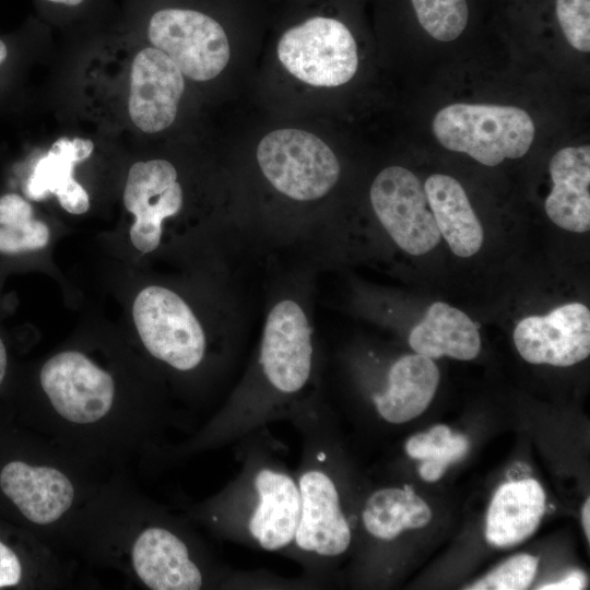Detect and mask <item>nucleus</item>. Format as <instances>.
Segmentation results:
<instances>
[{
	"label": "nucleus",
	"instance_id": "obj_12",
	"mask_svg": "<svg viewBox=\"0 0 590 590\" xmlns=\"http://www.w3.org/2000/svg\"><path fill=\"white\" fill-rule=\"evenodd\" d=\"M514 342L531 364L575 365L590 353V311L581 303H570L545 316L526 317L514 330Z\"/></svg>",
	"mask_w": 590,
	"mask_h": 590
},
{
	"label": "nucleus",
	"instance_id": "obj_7",
	"mask_svg": "<svg viewBox=\"0 0 590 590\" xmlns=\"http://www.w3.org/2000/svg\"><path fill=\"white\" fill-rule=\"evenodd\" d=\"M257 161L278 192L299 202L321 199L340 177L332 150L315 134L298 129L267 134L257 148Z\"/></svg>",
	"mask_w": 590,
	"mask_h": 590
},
{
	"label": "nucleus",
	"instance_id": "obj_19",
	"mask_svg": "<svg viewBox=\"0 0 590 590\" xmlns=\"http://www.w3.org/2000/svg\"><path fill=\"white\" fill-rule=\"evenodd\" d=\"M93 150L94 143L90 139H58L35 165L26 185L28 197L40 200L54 193L67 212L75 215L87 212L90 198L83 186L73 178V167L75 163L86 160Z\"/></svg>",
	"mask_w": 590,
	"mask_h": 590
},
{
	"label": "nucleus",
	"instance_id": "obj_22",
	"mask_svg": "<svg viewBox=\"0 0 590 590\" xmlns=\"http://www.w3.org/2000/svg\"><path fill=\"white\" fill-rule=\"evenodd\" d=\"M432 519L428 505L410 485L381 487L365 497L357 519L376 542H393L403 531L423 528Z\"/></svg>",
	"mask_w": 590,
	"mask_h": 590
},
{
	"label": "nucleus",
	"instance_id": "obj_6",
	"mask_svg": "<svg viewBox=\"0 0 590 590\" xmlns=\"http://www.w3.org/2000/svg\"><path fill=\"white\" fill-rule=\"evenodd\" d=\"M146 35L182 74L209 81L220 74L231 50L222 23L208 11L184 4H164L149 15Z\"/></svg>",
	"mask_w": 590,
	"mask_h": 590
},
{
	"label": "nucleus",
	"instance_id": "obj_9",
	"mask_svg": "<svg viewBox=\"0 0 590 590\" xmlns=\"http://www.w3.org/2000/svg\"><path fill=\"white\" fill-rule=\"evenodd\" d=\"M373 210L390 238L405 252L422 256L440 241L424 187L409 169L390 166L374 179Z\"/></svg>",
	"mask_w": 590,
	"mask_h": 590
},
{
	"label": "nucleus",
	"instance_id": "obj_18",
	"mask_svg": "<svg viewBox=\"0 0 590 590\" xmlns=\"http://www.w3.org/2000/svg\"><path fill=\"white\" fill-rule=\"evenodd\" d=\"M545 510V494L534 479L507 482L494 494L486 518V540L514 546L534 533Z\"/></svg>",
	"mask_w": 590,
	"mask_h": 590
},
{
	"label": "nucleus",
	"instance_id": "obj_24",
	"mask_svg": "<svg viewBox=\"0 0 590 590\" xmlns=\"http://www.w3.org/2000/svg\"><path fill=\"white\" fill-rule=\"evenodd\" d=\"M468 448L467 438L453 434L446 425H436L426 433L415 434L405 442L408 456L423 460L420 475L426 482L439 480L449 464L464 457Z\"/></svg>",
	"mask_w": 590,
	"mask_h": 590
},
{
	"label": "nucleus",
	"instance_id": "obj_33",
	"mask_svg": "<svg viewBox=\"0 0 590 590\" xmlns=\"http://www.w3.org/2000/svg\"><path fill=\"white\" fill-rule=\"evenodd\" d=\"M8 57V46L3 39L0 38V66L5 61Z\"/></svg>",
	"mask_w": 590,
	"mask_h": 590
},
{
	"label": "nucleus",
	"instance_id": "obj_14",
	"mask_svg": "<svg viewBox=\"0 0 590 590\" xmlns=\"http://www.w3.org/2000/svg\"><path fill=\"white\" fill-rule=\"evenodd\" d=\"M134 571L153 590H199L205 575L192 558L188 544L165 527H149L131 552Z\"/></svg>",
	"mask_w": 590,
	"mask_h": 590
},
{
	"label": "nucleus",
	"instance_id": "obj_2",
	"mask_svg": "<svg viewBox=\"0 0 590 590\" xmlns=\"http://www.w3.org/2000/svg\"><path fill=\"white\" fill-rule=\"evenodd\" d=\"M316 376L308 315L296 299L281 298L268 311L256 355L213 420L209 440L214 446L237 442L272 422L285 421L291 408L316 390Z\"/></svg>",
	"mask_w": 590,
	"mask_h": 590
},
{
	"label": "nucleus",
	"instance_id": "obj_15",
	"mask_svg": "<svg viewBox=\"0 0 590 590\" xmlns=\"http://www.w3.org/2000/svg\"><path fill=\"white\" fill-rule=\"evenodd\" d=\"M0 487L22 515L37 524L58 520L72 505L74 488L59 470L11 461L0 472Z\"/></svg>",
	"mask_w": 590,
	"mask_h": 590
},
{
	"label": "nucleus",
	"instance_id": "obj_26",
	"mask_svg": "<svg viewBox=\"0 0 590 590\" xmlns=\"http://www.w3.org/2000/svg\"><path fill=\"white\" fill-rule=\"evenodd\" d=\"M539 559L529 554L510 557L484 578L475 581L470 590H523L534 579Z\"/></svg>",
	"mask_w": 590,
	"mask_h": 590
},
{
	"label": "nucleus",
	"instance_id": "obj_10",
	"mask_svg": "<svg viewBox=\"0 0 590 590\" xmlns=\"http://www.w3.org/2000/svg\"><path fill=\"white\" fill-rule=\"evenodd\" d=\"M39 380L55 411L69 422H97L113 406L111 375L79 351H62L51 356L43 365Z\"/></svg>",
	"mask_w": 590,
	"mask_h": 590
},
{
	"label": "nucleus",
	"instance_id": "obj_3",
	"mask_svg": "<svg viewBox=\"0 0 590 590\" xmlns=\"http://www.w3.org/2000/svg\"><path fill=\"white\" fill-rule=\"evenodd\" d=\"M237 442L240 469L210 504V521L232 543L284 554L300 515L294 472L279 456L280 445L267 427Z\"/></svg>",
	"mask_w": 590,
	"mask_h": 590
},
{
	"label": "nucleus",
	"instance_id": "obj_11",
	"mask_svg": "<svg viewBox=\"0 0 590 590\" xmlns=\"http://www.w3.org/2000/svg\"><path fill=\"white\" fill-rule=\"evenodd\" d=\"M184 192L175 166L166 160L134 163L128 173L125 208L134 216L129 236L142 252L155 251L164 233V221L179 213Z\"/></svg>",
	"mask_w": 590,
	"mask_h": 590
},
{
	"label": "nucleus",
	"instance_id": "obj_16",
	"mask_svg": "<svg viewBox=\"0 0 590 590\" xmlns=\"http://www.w3.org/2000/svg\"><path fill=\"white\" fill-rule=\"evenodd\" d=\"M439 382L434 361L409 354L394 361L381 390L370 394L377 415L392 425L404 424L421 415L432 402Z\"/></svg>",
	"mask_w": 590,
	"mask_h": 590
},
{
	"label": "nucleus",
	"instance_id": "obj_4",
	"mask_svg": "<svg viewBox=\"0 0 590 590\" xmlns=\"http://www.w3.org/2000/svg\"><path fill=\"white\" fill-rule=\"evenodd\" d=\"M433 131L444 148L496 166L505 158L523 156L535 129L529 114L519 107L456 103L436 114Z\"/></svg>",
	"mask_w": 590,
	"mask_h": 590
},
{
	"label": "nucleus",
	"instance_id": "obj_17",
	"mask_svg": "<svg viewBox=\"0 0 590 590\" xmlns=\"http://www.w3.org/2000/svg\"><path fill=\"white\" fill-rule=\"evenodd\" d=\"M553 187L545 200L551 221L569 232L590 228V146H568L550 162Z\"/></svg>",
	"mask_w": 590,
	"mask_h": 590
},
{
	"label": "nucleus",
	"instance_id": "obj_30",
	"mask_svg": "<svg viewBox=\"0 0 590 590\" xmlns=\"http://www.w3.org/2000/svg\"><path fill=\"white\" fill-rule=\"evenodd\" d=\"M47 5H54L58 8H63L67 10H76L86 4L88 0H40Z\"/></svg>",
	"mask_w": 590,
	"mask_h": 590
},
{
	"label": "nucleus",
	"instance_id": "obj_13",
	"mask_svg": "<svg viewBox=\"0 0 590 590\" xmlns=\"http://www.w3.org/2000/svg\"><path fill=\"white\" fill-rule=\"evenodd\" d=\"M184 88V74L166 54L153 47L140 50L130 73L132 122L146 133L166 129L176 118Z\"/></svg>",
	"mask_w": 590,
	"mask_h": 590
},
{
	"label": "nucleus",
	"instance_id": "obj_32",
	"mask_svg": "<svg viewBox=\"0 0 590 590\" xmlns=\"http://www.w3.org/2000/svg\"><path fill=\"white\" fill-rule=\"evenodd\" d=\"M7 369V351L3 341L0 338V385L4 378Z\"/></svg>",
	"mask_w": 590,
	"mask_h": 590
},
{
	"label": "nucleus",
	"instance_id": "obj_21",
	"mask_svg": "<svg viewBox=\"0 0 590 590\" xmlns=\"http://www.w3.org/2000/svg\"><path fill=\"white\" fill-rule=\"evenodd\" d=\"M409 344L415 353L432 359L449 356L471 361L480 353L481 338L475 323L467 314L446 303L436 302L411 330Z\"/></svg>",
	"mask_w": 590,
	"mask_h": 590
},
{
	"label": "nucleus",
	"instance_id": "obj_8",
	"mask_svg": "<svg viewBox=\"0 0 590 590\" xmlns=\"http://www.w3.org/2000/svg\"><path fill=\"white\" fill-rule=\"evenodd\" d=\"M278 57L292 75L314 86L342 85L354 76L358 64L350 28L323 14L287 28L279 40Z\"/></svg>",
	"mask_w": 590,
	"mask_h": 590
},
{
	"label": "nucleus",
	"instance_id": "obj_28",
	"mask_svg": "<svg viewBox=\"0 0 590 590\" xmlns=\"http://www.w3.org/2000/svg\"><path fill=\"white\" fill-rule=\"evenodd\" d=\"M22 565L16 554L0 541V589L21 581Z\"/></svg>",
	"mask_w": 590,
	"mask_h": 590
},
{
	"label": "nucleus",
	"instance_id": "obj_23",
	"mask_svg": "<svg viewBox=\"0 0 590 590\" xmlns=\"http://www.w3.org/2000/svg\"><path fill=\"white\" fill-rule=\"evenodd\" d=\"M50 231L34 217L31 203L17 193L0 198V252L20 253L46 247Z\"/></svg>",
	"mask_w": 590,
	"mask_h": 590
},
{
	"label": "nucleus",
	"instance_id": "obj_27",
	"mask_svg": "<svg viewBox=\"0 0 590 590\" xmlns=\"http://www.w3.org/2000/svg\"><path fill=\"white\" fill-rule=\"evenodd\" d=\"M555 10L567 42L577 50H590V0H556Z\"/></svg>",
	"mask_w": 590,
	"mask_h": 590
},
{
	"label": "nucleus",
	"instance_id": "obj_29",
	"mask_svg": "<svg viewBox=\"0 0 590 590\" xmlns=\"http://www.w3.org/2000/svg\"><path fill=\"white\" fill-rule=\"evenodd\" d=\"M587 577L581 570H573L562 580L540 586L541 590H580L586 587Z\"/></svg>",
	"mask_w": 590,
	"mask_h": 590
},
{
	"label": "nucleus",
	"instance_id": "obj_20",
	"mask_svg": "<svg viewBox=\"0 0 590 590\" xmlns=\"http://www.w3.org/2000/svg\"><path fill=\"white\" fill-rule=\"evenodd\" d=\"M437 228L458 257L475 255L483 245L482 224L461 184L451 176L434 174L424 185Z\"/></svg>",
	"mask_w": 590,
	"mask_h": 590
},
{
	"label": "nucleus",
	"instance_id": "obj_1",
	"mask_svg": "<svg viewBox=\"0 0 590 590\" xmlns=\"http://www.w3.org/2000/svg\"><path fill=\"white\" fill-rule=\"evenodd\" d=\"M285 421L299 433L302 452L294 472L299 521L283 555L302 566L310 586H320L331 565L350 550L358 516L345 504L342 448L321 392L316 389L299 400Z\"/></svg>",
	"mask_w": 590,
	"mask_h": 590
},
{
	"label": "nucleus",
	"instance_id": "obj_25",
	"mask_svg": "<svg viewBox=\"0 0 590 590\" xmlns=\"http://www.w3.org/2000/svg\"><path fill=\"white\" fill-rule=\"evenodd\" d=\"M411 3L421 26L437 40L456 39L468 24L467 0H411Z\"/></svg>",
	"mask_w": 590,
	"mask_h": 590
},
{
	"label": "nucleus",
	"instance_id": "obj_5",
	"mask_svg": "<svg viewBox=\"0 0 590 590\" xmlns=\"http://www.w3.org/2000/svg\"><path fill=\"white\" fill-rule=\"evenodd\" d=\"M141 342L156 359L180 373L198 369L206 358L208 335L191 306L174 290L143 287L132 305Z\"/></svg>",
	"mask_w": 590,
	"mask_h": 590
},
{
	"label": "nucleus",
	"instance_id": "obj_31",
	"mask_svg": "<svg viewBox=\"0 0 590 590\" xmlns=\"http://www.w3.org/2000/svg\"><path fill=\"white\" fill-rule=\"evenodd\" d=\"M581 520L586 536L590 540V499H587L583 504L581 511Z\"/></svg>",
	"mask_w": 590,
	"mask_h": 590
}]
</instances>
